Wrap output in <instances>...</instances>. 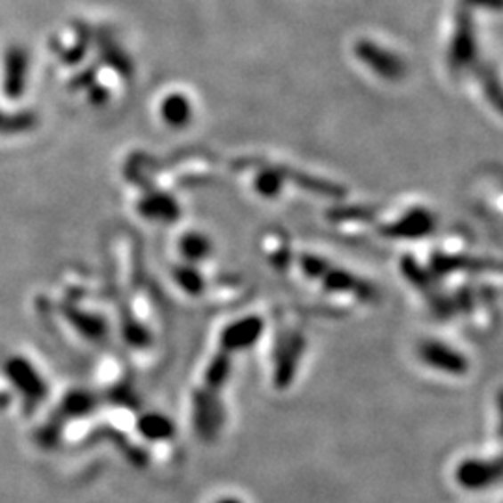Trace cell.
<instances>
[{
  "instance_id": "6",
  "label": "cell",
  "mask_w": 503,
  "mask_h": 503,
  "mask_svg": "<svg viewBox=\"0 0 503 503\" xmlns=\"http://www.w3.org/2000/svg\"><path fill=\"white\" fill-rule=\"evenodd\" d=\"M216 503H243V501L237 499V498H223V499H218Z\"/></svg>"
},
{
  "instance_id": "1",
  "label": "cell",
  "mask_w": 503,
  "mask_h": 503,
  "mask_svg": "<svg viewBox=\"0 0 503 503\" xmlns=\"http://www.w3.org/2000/svg\"><path fill=\"white\" fill-rule=\"evenodd\" d=\"M354 54L371 73L386 83H399L407 77L409 66L402 56L378 45L373 39L361 37L354 44Z\"/></svg>"
},
{
  "instance_id": "5",
  "label": "cell",
  "mask_w": 503,
  "mask_h": 503,
  "mask_svg": "<svg viewBox=\"0 0 503 503\" xmlns=\"http://www.w3.org/2000/svg\"><path fill=\"white\" fill-rule=\"evenodd\" d=\"M470 6H485V8H503V0H466Z\"/></svg>"
},
{
  "instance_id": "2",
  "label": "cell",
  "mask_w": 503,
  "mask_h": 503,
  "mask_svg": "<svg viewBox=\"0 0 503 503\" xmlns=\"http://www.w3.org/2000/svg\"><path fill=\"white\" fill-rule=\"evenodd\" d=\"M475 53H477V44H475L472 19L466 12H462V13H458L457 25H455V34H453V39H451L450 64L457 69L466 68L468 64L474 62Z\"/></svg>"
},
{
  "instance_id": "4",
  "label": "cell",
  "mask_w": 503,
  "mask_h": 503,
  "mask_svg": "<svg viewBox=\"0 0 503 503\" xmlns=\"http://www.w3.org/2000/svg\"><path fill=\"white\" fill-rule=\"evenodd\" d=\"M479 80H481L483 92L487 93V99L491 101V105L499 114H503V85L498 80L496 73L489 68H481L479 69Z\"/></svg>"
},
{
  "instance_id": "3",
  "label": "cell",
  "mask_w": 503,
  "mask_h": 503,
  "mask_svg": "<svg viewBox=\"0 0 503 503\" xmlns=\"http://www.w3.org/2000/svg\"><path fill=\"white\" fill-rule=\"evenodd\" d=\"M419 356L434 369L455 371V375L466 369V360L448 345H442V341H427V345H421Z\"/></svg>"
}]
</instances>
